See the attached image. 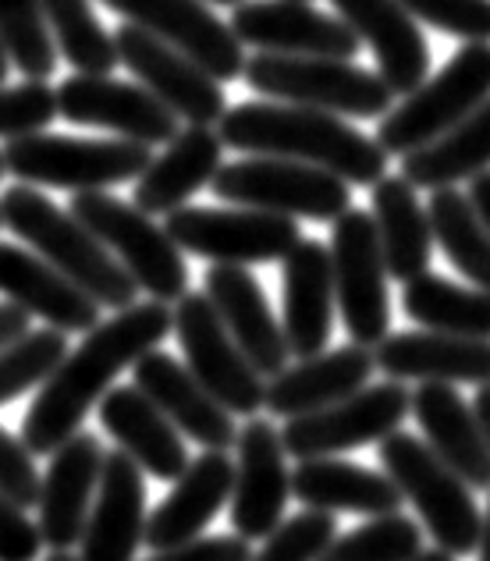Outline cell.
I'll list each match as a JSON object with an SVG mask.
<instances>
[{
	"mask_svg": "<svg viewBox=\"0 0 490 561\" xmlns=\"http://www.w3.org/2000/svg\"><path fill=\"white\" fill-rule=\"evenodd\" d=\"M43 537L25 508L0 494V561H39Z\"/></svg>",
	"mask_w": 490,
	"mask_h": 561,
	"instance_id": "cell-45",
	"label": "cell"
},
{
	"mask_svg": "<svg viewBox=\"0 0 490 561\" xmlns=\"http://www.w3.org/2000/svg\"><path fill=\"white\" fill-rule=\"evenodd\" d=\"M327 256H331L334 309H341L345 334L352 337V345L377 348L391 328V302L374 217L349 206L334 220Z\"/></svg>",
	"mask_w": 490,
	"mask_h": 561,
	"instance_id": "cell-10",
	"label": "cell"
},
{
	"mask_svg": "<svg viewBox=\"0 0 490 561\" xmlns=\"http://www.w3.org/2000/svg\"><path fill=\"white\" fill-rule=\"evenodd\" d=\"M0 295L22 313L47 320L61 334H89L100 323V306L50 271L36 253L0 242Z\"/></svg>",
	"mask_w": 490,
	"mask_h": 561,
	"instance_id": "cell-29",
	"label": "cell"
},
{
	"mask_svg": "<svg viewBox=\"0 0 490 561\" xmlns=\"http://www.w3.org/2000/svg\"><path fill=\"white\" fill-rule=\"evenodd\" d=\"M235 483H231V529L235 537L263 540L285 519L292 494L288 455L281 445V431L271 420H249L235 434Z\"/></svg>",
	"mask_w": 490,
	"mask_h": 561,
	"instance_id": "cell-18",
	"label": "cell"
},
{
	"mask_svg": "<svg viewBox=\"0 0 490 561\" xmlns=\"http://www.w3.org/2000/svg\"><path fill=\"white\" fill-rule=\"evenodd\" d=\"M132 370H136V383L132 388H139L150 398L174 431H182L206 451H225L235 445V434L239 431H235L231 412L185 370V363L153 348Z\"/></svg>",
	"mask_w": 490,
	"mask_h": 561,
	"instance_id": "cell-21",
	"label": "cell"
},
{
	"mask_svg": "<svg viewBox=\"0 0 490 561\" xmlns=\"http://www.w3.org/2000/svg\"><path fill=\"white\" fill-rule=\"evenodd\" d=\"M171 334V306L136 302L96 323L86 342L61 359L47 377L22 420V448L33 455H54L68 437L82 431L89 409L111 391L117 374L136 366Z\"/></svg>",
	"mask_w": 490,
	"mask_h": 561,
	"instance_id": "cell-1",
	"label": "cell"
},
{
	"mask_svg": "<svg viewBox=\"0 0 490 561\" xmlns=\"http://www.w3.org/2000/svg\"><path fill=\"white\" fill-rule=\"evenodd\" d=\"M281 295H285L281 334H285L288 356H320L334 328V280L327 245L303 239L292 249L285 256V271H281Z\"/></svg>",
	"mask_w": 490,
	"mask_h": 561,
	"instance_id": "cell-25",
	"label": "cell"
},
{
	"mask_svg": "<svg viewBox=\"0 0 490 561\" xmlns=\"http://www.w3.org/2000/svg\"><path fill=\"white\" fill-rule=\"evenodd\" d=\"M288 480L292 494L309 505V512H360L374 519L402 512V494L384 472L345 459H306Z\"/></svg>",
	"mask_w": 490,
	"mask_h": 561,
	"instance_id": "cell-33",
	"label": "cell"
},
{
	"mask_svg": "<svg viewBox=\"0 0 490 561\" xmlns=\"http://www.w3.org/2000/svg\"><path fill=\"white\" fill-rule=\"evenodd\" d=\"M54 100L65 122L107 128L117 139L150 150L178 136V117L153 93L111 76H71L54 90Z\"/></svg>",
	"mask_w": 490,
	"mask_h": 561,
	"instance_id": "cell-17",
	"label": "cell"
},
{
	"mask_svg": "<svg viewBox=\"0 0 490 561\" xmlns=\"http://www.w3.org/2000/svg\"><path fill=\"white\" fill-rule=\"evenodd\" d=\"M29 323H33V317L22 313L19 306L11 302H0V348L11 345L14 337H22L29 331Z\"/></svg>",
	"mask_w": 490,
	"mask_h": 561,
	"instance_id": "cell-47",
	"label": "cell"
},
{
	"mask_svg": "<svg viewBox=\"0 0 490 561\" xmlns=\"http://www.w3.org/2000/svg\"><path fill=\"white\" fill-rule=\"evenodd\" d=\"M103 445L79 431L68 437L61 448L50 455L47 477H39V537L50 551H71L82 540V529L93 508L100 469H103Z\"/></svg>",
	"mask_w": 490,
	"mask_h": 561,
	"instance_id": "cell-19",
	"label": "cell"
},
{
	"mask_svg": "<svg viewBox=\"0 0 490 561\" xmlns=\"http://www.w3.org/2000/svg\"><path fill=\"white\" fill-rule=\"evenodd\" d=\"M57 117V100L47 82L0 85V139L36 136Z\"/></svg>",
	"mask_w": 490,
	"mask_h": 561,
	"instance_id": "cell-42",
	"label": "cell"
},
{
	"mask_svg": "<svg viewBox=\"0 0 490 561\" xmlns=\"http://www.w3.org/2000/svg\"><path fill=\"white\" fill-rule=\"evenodd\" d=\"M146 529V480L122 451L103 455L93 508L79 540V561H136Z\"/></svg>",
	"mask_w": 490,
	"mask_h": 561,
	"instance_id": "cell-22",
	"label": "cell"
},
{
	"mask_svg": "<svg viewBox=\"0 0 490 561\" xmlns=\"http://www.w3.org/2000/svg\"><path fill=\"white\" fill-rule=\"evenodd\" d=\"M206 302L214 306L217 320L225 323L231 342L249 359V366L263 380L277 377L288 366V345L281 334V323L271 313V302L260 288V280L246 267H225L214 263L206 271Z\"/></svg>",
	"mask_w": 490,
	"mask_h": 561,
	"instance_id": "cell-20",
	"label": "cell"
},
{
	"mask_svg": "<svg viewBox=\"0 0 490 561\" xmlns=\"http://www.w3.org/2000/svg\"><path fill=\"white\" fill-rule=\"evenodd\" d=\"M355 39L369 43L377 76L391 96H409L430 76V47L412 14L398 0H331Z\"/></svg>",
	"mask_w": 490,
	"mask_h": 561,
	"instance_id": "cell-23",
	"label": "cell"
},
{
	"mask_svg": "<svg viewBox=\"0 0 490 561\" xmlns=\"http://www.w3.org/2000/svg\"><path fill=\"white\" fill-rule=\"evenodd\" d=\"M423 551V529L409 515H377L366 526L334 537L317 561H412Z\"/></svg>",
	"mask_w": 490,
	"mask_h": 561,
	"instance_id": "cell-40",
	"label": "cell"
},
{
	"mask_svg": "<svg viewBox=\"0 0 490 561\" xmlns=\"http://www.w3.org/2000/svg\"><path fill=\"white\" fill-rule=\"evenodd\" d=\"M0 179H4V160H0Z\"/></svg>",
	"mask_w": 490,
	"mask_h": 561,
	"instance_id": "cell-55",
	"label": "cell"
},
{
	"mask_svg": "<svg viewBox=\"0 0 490 561\" xmlns=\"http://www.w3.org/2000/svg\"><path fill=\"white\" fill-rule=\"evenodd\" d=\"M374 370V352L363 345L320 352V356L299 359L295 366H285L277 377H271V383L263 388V409L274 412L277 420L309 416V412H320L366 388Z\"/></svg>",
	"mask_w": 490,
	"mask_h": 561,
	"instance_id": "cell-26",
	"label": "cell"
},
{
	"mask_svg": "<svg viewBox=\"0 0 490 561\" xmlns=\"http://www.w3.org/2000/svg\"><path fill=\"white\" fill-rule=\"evenodd\" d=\"M4 171L22 185H47L68 192H103L139 179L150 168V146L128 139H76V136H36L11 139L4 146Z\"/></svg>",
	"mask_w": 490,
	"mask_h": 561,
	"instance_id": "cell-7",
	"label": "cell"
},
{
	"mask_svg": "<svg viewBox=\"0 0 490 561\" xmlns=\"http://www.w3.org/2000/svg\"><path fill=\"white\" fill-rule=\"evenodd\" d=\"M252 551L242 537L225 534V537H200V540H189L182 548H171V551H157L150 561H249Z\"/></svg>",
	"mask_w": 490,
	"mask_h": 561,
	"instance_id": "cell-46",
	"label": "cell"
},
{
	"mask_svg": "<svg viewBox=\"0 0 490 561\" xmlns=\"http://www.w3.org/2000/svg\"><path fill=\"white\" fill-rule=\"evenodd\" d=\"M412 19L466 43H490V0H398Z\"/></svg>",
	"mask_w": 490,
	"mask_h": 561,
	"instance_id": "cell-43",
	"label": "cell"
},
{
	"mask_svg": "<svg viewBox=\"0 0 490 561\" xmlns=\"http://www.w3.org/2000/svg\"><path fill=\"white\" fill-rule=\"evenodd\" d=\"M68 356V334L43 328L25 331L11 345L0 348V405L29 394L33 388H43L47 377L61 366Z\"/></svg>",
	"mask_w": 490,
	"mask_h": 561,
	"instance_id": "cell-39",
	"label": "cell"
},
{
	"mask_svg": "<svg viewBox=\"0 0 490 561\" xmlns=\"http://www.w3.org/2000/svg\"><path fill=\"white\" fill-rule=\"evenodd\" d=\"M217 199L263 210L277 217H306V220H334L352 206L349 185L320 168L295 164V160L257 157L239 164L217 168L210 179Z\"/></svg>",
	"mask_w": 490,
	"mask_h": 561,
	"instance_id": "cell-9",
	"label": "cell"
},
{
	"mask_svg": "<svg viewBox=\"0 0 490 561\" xmlns=\"http://www.w3.org/2000/svg\"><path fill=\"white\" fill-rule=\"evenodd\" d=\"M0 39L11 65L29 82H47L57 71V50L43 22L39 0H0Z\"/></svg>",
	"mask_w": 490,
	"mask_h": 561,
	"instance_id": "cell-38",
	"label": "cell"
},
{
	"mask_svg": "<svg viewBox=\"0 0 490 561\" xmlns=\"http://www.w3.org/2000/svg\"><path fill=\"white\" fill-rule=\"evenodd\" d=\"M409 412L423 426L430 451L448 466L466 486L487 491L490 486V445L480 431L472 405L463 402V394L448 383H423L412 391Z\"/></svg>",
	"mask_w": 490,
	"mask_h": 561,
	"instance_id": "cell-30",
	"label": "cell"
},
{
	"mask_svg": "<svg viewBox=\"0 0 490 561\" xmlns=\"http://www.w3.org/2000/svg\"><path fill=\"white\" fill-rule=\"evenodd\" d=\"M409 405L412 391H406L398 380H384L374 388H360L320 412L288 420L281 431V445H285V455L299 462L338 459L352 448L380 445L388 434L402 431Z\"/></svg>",
	"mask_w": 490,
	"mask_h": 561,
	"instance_id": "cell-12",
	"label": "cell"
},
{
	"mask_svg": "<svg viewBox=\"0 0 490 561\" xmlns=\"http://www.w3.org/2000/svg\"><path fill=\"white\" fill-rule=\"evenodd\" d=\"M217 139L242 153L320 168L345 185L374 188L388 174V153L377 139L363 136L334 114L295 103H239L220 114Z\"/></svg>",
	"mask_w": 490,
	"mask_h": 561,
	"instance_id": "cell-2",
	"label": "cell"
},
{
	"mask_svg": "<svg viewBox=\"0 0 490 561\" xmlns=\"http://www.w3.org/2000/svg\"><path fill=\"white\" fill-rule=\"evenodd\" d=\"M231 483H235V462L228 459V451H203L174 480V491L150 512L143 529V543L157 554V551L182 548L189 540H200L203 529L228 505Z\"/></svg>",
	"mask_w": 490,
	"mask_h": 561,
	"instance_id": "cell-24",
	"label": "cell"
},
{
	"mask_svg": "<svg viewBox=\"0 0 490 561\" xmlns=\"http://www.w3.org/2000/svg\"><path fill=\"white\" fill-rule=\"evenodd\" d=\"M483 100H490V43H466L434 79L380 117L377 146L388 157H409L455 128Z\"/></svg>",
	"mask_w": 490,
	"mask_h": 561,
	"instance_id": "cell-8",
	"label": "cell"
},
{
	"mask_svg": "<svg viewBox=\"0 0 490 561\" xmlns=\"http://www.w3.org/2000/svg\"><path fill=\"white\" fill-rule=\"evenodd\" d=\"M480 561H490V505H487V515H483V529H480Z\"/></svg>",
	"mask_w": 490,
	"mask_h": 561,
	"instance_id": "cell-50",
	"label": "cell"
},
{
	"mask_svg": "<svg viewBox=\"0 0 490 561\" xmlns=\"http://www.w3.org/2000/svg\"><path fill=\"white\" fill-rule=\"evenodd\" d=\"M8 71H11V57H8V50H4V39H0V85L8 82Z\"/></svg>",
	"mask_w": 490,
	"mask_h": 561,
	"instance_id": "cell-51",
	"label": "cell"
},
{
	"mask_svg": "<svg viewBox=\"0 0 490 561\" xmlns=\"http://www.w3.org/2000/svg\"><path fill=\"white\" fill-rule=\"evenodd\" d=\"M469 203H472V210L480 214V220L490 228V168L480 171L477 179H469Z\"/></svg>",
	"mask_w": 490,
	"mask_h": 561,
	"instance_id": "cell-48",
	"label": "cell"
},
{
	"mask_svg": "<svg viewBox=\"0 0 490 561\" xmlns=\"http://www.w3.org/2000/svg\"><path fill=\"white\" fill-rule=\"evenodd\" d=\"M100 423L117 440V451L128 455L139 472L174 483L189 469V448L182 434L157 412L139 388H111L100 398Z\"/></svg>",
	"mask_w": 490,
	"mask_h": 561,
	"instance_id": "cell-28",
	"label": "cell"
},
{
	"mask_svg": "<svg viewBox=\"0 0 490 561\" xmlns=\"http://www.w3.org/2000/svg\"><path fill=\"white\" fill-rule=\"evenodd\" d=\"M43 561H79V558L71 554V551H50V554L43 558Z\"/></svg>",
	"mask_w": 490,
	"mask_h": 561,
	"instance_id": "cell-53",
	"label": "cell"
},
{
	"mask_svg": "<svg viewBox=\"0 0 490 561\" xmlns=\"http://www.w3.org/2000/svg\"><path fill=\"white\" fill-rule=\"evenodd\" d=\"M338 537V523L331 512H299L281 523L274 534L263 537V548L249 561H317Z\"/></svg>",
	"mask_w": 490,
	"mask_h": 561,
	"instance_id": "cell-41",
	"label": "cell"
},
{
	"mask_svg": "<svg viewBox=\"0 0 490 561\" xmlns=\"http://www.w3.org/2000/svg\"><path fill=\"white\" fill-rule=\"evenodd\" d=\"M306 4H309V0H306Z\"/></svg>",
	"mask_w": 490,
	"mask_h": 561,
	"instance_id": "cell-56",
	"label": "cell"
},
{
	"mask_svg": "<svg viewBox=\"0 0 490 561\" xmlns=\"http://www.w3.org/2000/svg\"><path fill=\"white\" fill-rule=\"evenodd\" d=\"M412 561H455V558H452V554H444V551H437V548H434V551H420V554H415Z\"/></svg>",
	"mask_w": 490,
	"mask_h": 561,
	"instance_id": "cell-52",
	"label": "cell"
},
{
	"mask_svg": "<svg viewBox=\"0 0 490 561\" xmlns=\"http://www.w3.org/2000/svg\"><path fill=\"white\" fill-rule=\"evenodd\" d=\"M0 494L19 508H33L39 501V472L33 455L4 426H0Z\"/></svg>",
	"mask_w": 490,
	"mask_h": 561,
	"instance_id": "cell-44",
	"label": "cell"
},
{
	"mask_svg": "<svg viewBox=\"0 0 490 561\" xmlns=\"http://www.w3.org/2000/svg\"><path fill=\"white\" fill-rule=\"evenodd\" d=\"M0 225L33 245V253L57 271L71 288H79L86 299L114 313L136 306L139 288L117 267V260L89 234L76 217L61 210L33 185H11L0 196Z\"/></svg>",
	"mask_w": 490,
	"mask_h": 561,
	"instance_id": "cell-3",
	"label": "cell"
},
{
	"mask_svg": "<svg viewBox=\"0 0 490 561\" xmlns=\"http://www.w3.org/2000/svg\"><path fill=\"white\" fill-rule=\"evenodd\" d=\"M68 214L93 234V239L117 260L132 285L150 295L153 302L171 306L189 291V267L168 231L153 225L132 203L111 192H76Z\"/></svg>",
	"mask_w": 490,
	"mask_h": 561,
	"instance_id": "cell-5",
	"label": "cell"
},
{
	"mask_svg": "<svg viewBox=\"0 0 490 561\" xmlns=\"http://www.w3.org/2000/svg\"><path fill=\"white\" fill-rule=\"evenodd\" d=\"M377 455H380L384 477L398 486L402 501L415 505L423 526L430 529V540L437 543V551L452 558L477 551L483 512L477 501H472L469 486L458 480L420 437L395 431L380 440Z\"/></svg>",
	"mask_w": 490,
	"mask_h": 561,
	"instance_id": "cell-4",
	"label": "cell"
},
{
	"mask_svg": "<svg viewBox=\"0 0 490 561\" xmlns=\"http://www.w3.org/2000/svg\"><path fill=\"white\" fill-rule=\"evenodd\" d=\"M231 36L260 54L277 57H327V61H352L363 43L352 28L309 8L306 0H249L231 11Z\"/></svg>",
	"mask_w": 490,
	"mask_h": 561,
	"instance_id": "cell-16",
	"label": "cell"
},
{
	"mask_svg": "<svg viewBox=\"0 0 490 561\" xmlns=\"http://www.w3.org/2000/svg\"><path fill=\"white\" fill-rule=\"evenodd\" d=\"M168 239L182 253L203 256L225 267H252V263H277L303 242L299 220L246 210H217V206H182L168 214Z\"/></svg>",
	"mask_w": 490,
	"mask_h": 561,
	"instance_id": "cell-11",
	"label": "cell"
},
{
	"mask_svg": "<svg viewBox=\"0 0 490 561\" xmlns=\"http://www.w3.org/2000/svg\"><path fill=\"white\" fill-rule=\"evenodd\" d=\"M472 416H477L480 423V431L487 437V445H490V388L477 391V402H472Z\"/></svg>",
	"mask_w": 490,
	"mask_h": 561,
	"instance_id": "cell-49",
	"label": "cell"
},
{
	"mask_svg": "<svg viewBox=\"0 0 490 561\" xmlns=\"http://www.w3.org/2000/svg\"><path fill=\"white\" fill-rule=\"evenodd\" d=\"M220 150H225V142L217 139L214 128L203 125L178 128L168 150L157 160H150V168L139 174L132 206L143 210L146 217L182 210L203 185H210V179L220 168Z\"/></svg>",
	"mask_w": 490,
	"mask_h": 561,
	"instance_id": "cell-31",
	"label": "cell"
},
{
	"mask_svg": "<svg viewBox=\"0 0 490 561\" xmlns=\"http://www.w3.org/2000/svg\"><path fill=\"white\" fill-rule=\"evenodd\" d=\"M402 306L426 331L490 342V291L483 288H458L448 277L420 274L406 285Z\"/></svg>",
	"mask_w": 490,
	"mask_h": 561,
	"instance_id": "cell-35",
	"label": "cell"
},
{
	"mask_svg": "<svg viewBox=\"0 0 490 561\" xmlns=\"http://www.w3.org/2000/svg\"><path fill=\"white\" fill-rule=\"evenodd\" d=\"M369 217H374L388 277L409 285L420 274H430L434 234H430V220L420 196L402 174H384L374 185V210H369Z\"/></svg>",
	"mask_w": 490,
	"mask_h": 561,
	"instance_id": "cell-32",
	"label": "cell"
},
{
	"mask_svg": "<svg viewBox=\"0 0 490 561\" xmlns=\"http://www.w3.org/2000/svg\"><path fill=\"white\" fill-rule=\"evenodd\" d=\"M39 8L57 57L76 68V76H111L117 68L114 36L100 25L89 0H39Z\"/></svg>",
	"mask_w": 490,
	"mask_h": 561,
	"instance_id": "cell-37",
	"label": "cell"
},
{
	"mask_svg": "<svg viewBox=\"0 0 490 561\" xmlns=\"http://www.w3.org/2000/svg\"><path fill=\"white\" fill-rule=\"evenodd\" d=\"M171 331L185 352V370L210 391L231 416H257L263 409V377L231 342L225 323L203 291H185L171 309Z\"/></svg>",
	"mask_w": 490,
	"mask_h": 561,
	"instance_id": "cell-13",
	"label": "cell"
},
{
	"mask_svg": "<svg viewBox=\"0 0 490 561\" xmlns=\"http://www.w3.org/2000/svg\"><path fill=\"white\" fill-rule=\"evenodd\" d=\"M117 65H125L143 82L146 93H153L178 122L210 128L228 111V100L220 82H214L200 65H192L185 54H178L157 36L143 33L136 25H122L114 33Z\"/></svg>",
	"mask_w": 490,
	"mask_h": 561,
	"instance_id": "cell-14",
	"label": "cell"
},
{
	"mask_svg": "<svg viewBox=\"0 0 490 561\" xmlns=\"http://www.w3.org/2000/svg\"><path fill=\"white\" fill-rule=\"evenodd\" d=\"M200 4H228V8H239L246 0H200Z\"/></svg>",
	"mask_w": 490,
	"mask_h": 561,
	"instance_id": "cell-54",
	"label": "cell"
},
{
	"mask_svg": "<svg viewBox=\"0 0 490 561\" xmlns=\"http://www.w3.org/2000/svg\"><path fill=\"white\" fill-rule=\"evenodd\" d=\"M490 168V100L423 150L402 157V179L412 188H455Z\"/></svg>",
	"mask_w": 490,
	"mask_h": 561,
	"instance_id": "cell-34",
	"label": "cell"
},
{
	"mask_svg": "<svg viewBox=\"0 0 490 561\" xmlns=\"http://www.w3.org/2000/svg\"><path fill=\"white\" fill-rule=\"evenodd\" d=\"M100 4L122 14L125 25H136L178 54H185L214 82H231L242 76V43L200 0H100Z\"/></svg>",
	"mask_w": 490,
	"mask_h": 561,
	"instance_id": "cell-15",
	"label": "cell"
},
{
	"mask_svg": "<svg viewBox=\"0 0 490 561\" xmlns=\"http://www.w3.org/2000/svg\"><path fill=\"white\" fill-rule=\"evenodd\" d=\"M426 220H430V234L444 249L452 267L477 288L490 291V228L472 210L466 192L434 188L430 192Z\"/></svg>",
	"mask_w": 490,
	"mask_h": 561,
	"instance_id": "cell-36",
	"label": "cell"
},
{
	"mask_svg": "<svg viewBox=\"0 0 490 561\" xmlns=\"http://www.w3.org/2000/svg\"><path fill=\"white\" fill-rule=\"evenodd\" d=\"M242 79L260 96H274L334 117H384L395 100L374 71L352 61H327V57L257 54L246 57Z\"/></svg>",
	"mask_w": 490,
	"mask_h": 561,
	"instance_id": "cell-6",
	"label": "cell"
},
{
	"mask_svg": "<svg viewBox=\"0 0 490 561\" xmlns=\"http://www.w3.org/2000/svg\"><path fill=\"white\" fill-rule=\"evenodd\" d=\"M377 370L391 380H423V383H480L490 388V342L455 337L437 331L388 334L374 348Z\"/></svg>",
	"mask_w": 490,
	"mask_h": 561,
	"instance_id": "cell-27",
	"label": "cell"
}]
</instances>
